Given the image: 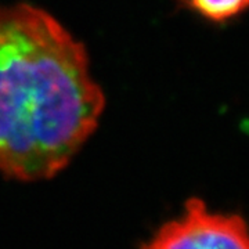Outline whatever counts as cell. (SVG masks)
<instances>
[{
	"mask_svg": "<svg viewBox=\"0 0 249 249\" xmlns=\"http://www.w3.org/2000/svg\"><path fill=\"white\" fill-rule=\"evenodd\" d=\"M191 6L202 16L216 21L238 14L248 4V0H190Z\"/></svg>",
	"mask_w": 249,
	"mask_h": 249,
	"instance_id": "cell-3",
	"label": "cell"
},
{
	"mask_svg": "<svg viewBox=\"0 0 249 249\" xmlns=\"http://www.w3.org/2000/svg\"><path fill=\"white\" fill-rule=\"evenodd\" d=\"M142 249H249L248 230L238 214L216 213L193 198Z\"/></svg>",
	"mask_w": 249,
	"mask_h": 249,
	"instance_id": "cell-2",
	"label": "cell"
},
{
	"mask_svg": "<svg viewBox=\"0 0 249 249\" xmlns=\"http://www.w3.org/2000/svg\"><path fill=\"white\" fill-rule=\"evenodd\" d=\"M104 96L83 46L43 10L0 7V172L53 178L97 126Z\"/></svg>",
	"mask_w": 249,
	"mask_h": 249,
	"instance_id": "cell-1",
	"label": "cell"
}]
</instances>
